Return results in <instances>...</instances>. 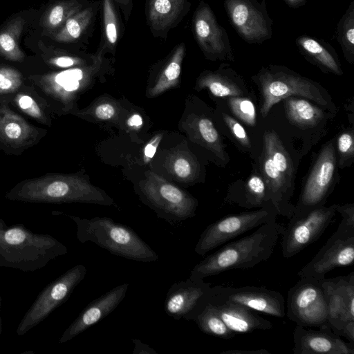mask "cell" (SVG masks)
I'll use <instances>...</instances> for the list:
<instances>
[{
  "label": "cell",
  "instance_id": "cell-1",
  "mask_svg": "<svg viewBox=\"0 0 354 354\" xmlns=\"http://www.w3.org/2000/svg\"><path fill=\"white\" fill-rule=\"evenodd\" d=\"M284 227L277 221L262 224L250 234L207 256L192 268L189 278L203 279L231 270L253 268L268 261Z\"/></svg>",
  "mask_w": 354,
  "mask_h": 354
},
{
  "label": "cell",
  "instance_id": "cell-45",
  "mask_svg": "<svg viewBox=\"0 0 354 354\" xmlns=\"http://www.w3.org/2000/svg\"><path fill=\"white\" fill-rule=\"evenodd\" d=\"M221 354H270V353L264 348L256 350L230 349L223 351Z\"/></svg>",
  "mask_w": 354,
  "mask_h": 354
},
{
  "label": "cell",
  "instance_id": "cell-49",
  "mask_svg": "<svg viewBox=\"0 0 354 354\" xmlns=\"http://www.w3.org/2000/svg\"><path fill=\"white\" fill-rule=\"evenodd\" d=\"M120 7L121 8L126 12L127 10H129L130 7L132 5L131 0H114Z\"/></svg>",
  "mask_w": 354,
  "mask_h": 354
},
{
  "label": "cell",
  "instance_id": "cell-30",
  "mask_svg": "<svg viewBox=\"0 0 354 354\" xmlns=\"http://www.w3.org/2000/svg\"><path fill=\"white\" fill-rule=\"evenodd\" d=\"M185 53V46L183 43H181L173 51L171 56L160 73L156 84L150 90L151 96L154 97L160 95L178 84Z\"/></svg>",
  "mask_w": 354,
  "mask_h": 354
},
{
  "label": "cell",
  "instance_id": "cell-18",
  "mask_svg": "<svg viewBox=\"0 0 354 354\" xmlns=\"http://www.w3.org/2000/svg\"><path fill=\"white\" fill-rule=\"evenodd\" d=\"M211 295V283L201 279L189 277L170 286L164 309L167 315L176 320L183 318L187 321H194L209 303Z\"/></svg>",
  "mask_w": 354,
  "mask_h": 354
},
{
  "label": "cell",
  "instance_id": "cell-46",
  "mask_svg": "<svg viewBox=\"0 0 354 354\" xmlns=\"http://www.w3.org/2000/svg\"><path fill=\"white\" fill-rule=\"evenodd\" d=\"M133 342H134V345H135V348H134V351H133V354L135 353H137V352L140 349L142 348V350H140V353H156V352L152 349L151 347H149L147 344H143L142 342H141L139 339H133Z\"/></svg>",
  "mask_w": 354,
  "mask_h": 354
},
{
  "label": "cell",
  "instance_id": "cell-12",
  "mask_svg": "<svg viewBox=\"0 0 354 354\" xmlns=\"http://www.w3.org/2000/svg\"><path fill=\"white\" fill-rule=\"evenodd\" d=\"M331 330L354 343V272L322 281Z\"/></svg>",
  "mask_w": 354,
  "mask_h": 354
},
{
  "label": "cell",
  "instance_id": "cell-29",
  "mask_svg": "<svg viewBox=\"0 0 354 354\" xmlns=\"http://www.w3.org/2000/svg\"><path fill=\"white\" fill-rule=\"evenodd\" d=\"M25 23L21 17H15L0 30V55L6 59L15 62L24 60L25 54L19 41Z\"/></svg>",
  "mask_w": 354,
  "mask_h": 354
},
{
  "label": "cell",
  "instance_id": "cell-27",
  "mask_svg": "<svg viewBox=\"0 0 354 354\" xmlns=\"http://www.w3.org/2000/svg\"><path fill=\"white\" fill-rule=\"evenodd\" d=\"M216 71H205L198 79L199 88H207L216 97L241 96L243 91L232 77L234 71L221 66Z\"/></svg>",
  "mask_w": 354,
  "mask_h": 354
},
{
  "label": "cell",
  "instance_id": "cell-37",
  "mask_svg": "<svg viewBox=\"0 0 354 354\" xmlns=\"http://www.w3.org/2000/svg\"><path fill=\"white\" fill-rule=\"evenodd\" d=\"M104 45L106 49L114 50L119 39L120 25L113 0H102Z\"/></svg>",
  "mask_w": 354,
  "mask_h": 354
},
{
  "label": "cell",
  "instance_id": "cell-7",
  "mask_svg": "<svg viewBox=\"0 0 354 354\" xmlns=\"http://www.w3.org/2000/svg\"><path fill=\"white\" fill-rule=\"evenodd\" d=\"M140 187L145 203L173 226L196 214V199L152 171L146 172Z\"/></svg>",
  "mask_w": 354,
  "mask_h": 354
},
{
  "label": "cell",
  "instance_id": "cell-34",
  "mask_svg": "<svg viewBox=\"0 0 354 354\" xmlns=\"http://www.w3.org/2000/svg\"><path fill=\"white\" fill-rule=\"evenodd\" d=\"M337 40L345 59L354 62V1H352L337 25Z\"/></svg>",
  "mask_w": 354,
  "mask_h": 354
},
{
  "label": "cell",
  "instance_id": "cell-23",
  "mask_svg": "<svg viewBox=\"0 0 354 354\" xmlns=\"http://www.w3.org/2000/svg\"><path fill=\"white\" fill-rule=\"evenodd\" d=\"M226 326L236 334L250 333L257 330H269L272 324L255 310L232 303H210Z\"/></svg>",
  "mask_w": 354,
  "mask_h": 354
},
{
  "label": "cell",
  "instance_id": "cell-10",
  "mask_svg": "<svg viewBox=\"0 0 354 354\" xmlns=\"http://www.w3.org/2000/svg\"><path fill=\"white\" fill-rule=\"evenodd\" d=\"M86 274V267L78 264L49 283L24 315L16 330L17 335L21 336L27 333L68 300Z\"/></svg>",
  "mask_w": 354,
  "mask_h": 354
},
{
  "label": "cell",
  "instance_id": "cell-5",
  "mask_svg": "<svg viewBox=\"0 0 354 354\" xmlns=\"http://www.w3.org/2000/svg\"><path fill=\"white\" fill-rule=\"evenodd\" d=\"M253 77L261 91L263 117L268 115L274 104L291 96L304 97L323 106L328 104L319 85L283 66L263 67Z\"/></svg>",
  "mask_w": 354,
  "mask_h": 354
},
{
  "label": "cell",
  "instance_id": "cell-21",
  "mask_svg": "<svg viewBox=\"0 0 354 354\" xmlns=\"http://www.w3.org/2000/svg\"><path fill=\"white\" fill-rule=\"evenodd\" d=\"M128 283L118 286L88 304L61 336L65 343L95 325L113 312L124 299Z\"/></svg>",
  "mask_w": 354,
  "mask_h": 354
},
{
  "label": "cell",
  "instance_id": "cell-38",
  "mask_svg": "<svg viewBox=\"0 0 354 354\" xmlns=\"http://www.w3.org/2000/svg\"><path fill=\"white\" fill-rule=\"evenodd\" d=\"M26 83L24 75L18 69L8 65H0V98L12 96Z\"/></svg>",
  "mask_w": 354,
  "mask_h": 354
},
{
  "label": "cell",
  "instance_id": "cell-44",
  "mask_svg": "<svg viewBox=\"0 0 354 354\" xmlns=\"http://www.w3.org/2000/svg\"><path fill=\"white\" fill-rule=\"evenodd\" d=\"M162 139V135L158 134L154 136L146 145L144 149L145 162L149 161L154 156L157 147Z\"/></svg>",
  "mask_w": 354,
  "mask_h": 354
},
{
  "label": "cell",
  "instance_id": "cell-48",
  "mask_svg": "<svg viewBox=\"0 0 354 354\" xmlns=\"http://www.w3.org/2000/svg\"><path fill=\"white\" fill-rule=\"evenodd\" d=\"M286 4L292 8H298L304 6L307 0H283Z\"/></svg>",
  "mask_w": 354,
  "mask_h": 354
},
{
  "label": "cell",
  "instance_id": "cell-42",
  "mask_svg": "<svg viewBox=\"0 0 354 354\" xmlns=\"http://www.w3.org/2000/svg\"><path fill=\"white\" fill-rule=\"evenodd\" d=\"M223 120L235 138L246 147H250V140L243 126L234 118L223 114Z\"/></svg>",
  "mask_w": 354,
  "mask_h": 354
},
{
  "label": "cell",
  "instance_id": "cell-20",
  "mask_svg": "<svg viewBox=\"0 0 354 354\" xmlns=\"http://www.w3.org/2000/svg\"><path fill=\"white\" fill-rule=\"evenodd\" d=\"M293 342L295 354H354L353 344L345 342L330 329L316 330L297 325Z\"/></svg>",
  "mask_w": 354,
  "mask_h": 354
},
{
  "label": "cell",
  "instance_id": "cell-22",
  "mask_svg": "<svg viewBox=\"0 0 354 354\" xmlns=\"http://www.w3.org/2000/svg\"><path fill=\"white\" fill-rule=\"evenodd\" d=\"M188 0H147L146 17L151 32L164 37L188 12Z\"/></svg>",
  "mask_w": 354,
  "mask_h": 354
},
{
  "label": "cell",
  "instance_id": "cell-3",
  "mask_svg": "<svg viewBox=\"0 0 354 354\" xmlns=\"http://www.w3.org/2000/svg\"><path fill=\"white\" fill-rule=\"evenodd\" d=\"M68 253L55 237L35 233L24 225H8L0 218V267L35 272Z\"/></svg>",
  "mask_w": 354,
  "mask_h": 354
},
{
  "label": "cell",
  "instance_id": "cell-41",
  "mask_svg": "<svg viewBox=\"0 0 354 354\" xmlns=\"http://www.w3.org/2000/svg\"><path fill=\"white\" fill-rule=\"evenodd\" d=\"M337 148L340 155V162L345 159L352 158L354 153V140L352 132L345 131L337 139Z\"/></svg>",
  "mask_w": 354,
  "mask_h": 354
},
{
  "label": "cell",
  "instance_id": "cell-14",
  "mask_svg": "<svg viewBox=\"0 0 354 354\" xmlns=\"http://www.w3.org/2000/svg\"><path fill=\"white\" fill-rule=\"evenodd\" d=\"M224 8L239 37L250 44H261L272 37L273 21L266 0H224Z\"/></svg>",
  "mask_w": 354,
  "mask_h": 354
},
{
  "label": "cell",
  "instance_id": "cell-39",
  "mask_svg": "<svg viewBox=\"0 0 354 354\" xmlns=\"http://www.w3.org/2000/svg\"><path fill=\"white\" fill-rule=\"evenodd\" d=\"M228 104L232 113L246 124H256V109L253 102L241 96L229 97Z\"/></svg>",
  "mask_w": 354,
  "mask_h": 354
},
{
  "label": "cell",
  "instance_id": "cell-40",
  "mask_svg": "<svg viewBox=\"0 0 354 354\" xmlns=\"http://www.w3.org/2000/svg\"><path fill=\"white\" fill-rule=\"evenodd\" d=\"M44 62L50 66L58 68H70L86 65L84 58L64 51H56L43 55Z\"/></svg>",
  "mask_w": 354,
  "mask_h": 354
},
{
  "label": "cell",
  "instance_id": "cell-4",
  "mask_svg": "<svg viewBox=\"0 0 354 354\" xmlns=\"http://www.w3.org/2000/svg\"><path fill=\"white\" fill-rule=\"evenodd\" d=\"M68 216L76 224L77 238L82 243L91 241L112 254L130 260L153 262L158 259L155 251L126 225L109 217Z\"/></svg>",
  "mask_w": 354,
  "mask_h": 354
},
{
  "label": "cell",
  "instance_id": "cell-6",
  "mask_svg": "<svg viewBox=\"0 0 354 354\" xmlns=\"http://www.w3.org/2000/svg\"><path fill=\"white\" fill-rule=\"evenodd\" d=\"M100 47L89 66L30 75L28 77V82L46 100L55 113H58L59 109H69L73 95L80 88L82 82L99 69L102 63V57L106 50L104 44Z\"/></svg>",
  "mask_w": 354,
  "mask_h": 354
},
{
  "label": "cell",
  "instance_id": "cell-28",
  "mask_svg": "<svg viewBox=\"0 0 354 354\" xmlns=\"http://www.w3.org/2000/svg\"><path fill=\"white\" fill-rule=\"evenodd\" d=\"M83 9L80 0H58L47 8L44 12L41 26L44 32L55 34L68 19Z\"/></svg>",
  "mask_w": 354,
  "mask_h": 354
},
{
  "label": "cell",
  "instance_id": "cell-32",
  "mask_svg": "<svg viewBox=\"0 0 354 354\" xmlns=\"http://www.w3.org/2000/svg\"><path fill=\"white\" fill-rule=\"evenodd\" d=\"M93 11V6H88L73 15L53 35V39L64 43L73 42L79 39L90 26L94 16Z\"/></svg>",
  "mask_w": 354,
  "mask_h": 354
},
{
  "label": "cell",
  "instance_id": "cell-47",
  "mask_svg": "<svg viewBox=\"0 0 354 354\" xmlns=\"http://www.w3.org/2000/svg\"><path fill=\"white\" fill-rule=\"evenodd\" d=\"M129 126L133 128H138L142 124V118L138 114L132 115L127 122Z\"/></svg>",
  "mask_w": 354,
  "mask_h": 354
},
{
  "label": "cell",
  "instance_id": "cell-8",
  "mask_svg": "<svg viewBox=\"0 0 354 354\" xmlns=\"http://www.w3.org/2000/svg\"><path fill=\"white\" fill-rule=\"evenodd\" d=\"M337 205L296 209L289 218L282 234L281 253L286 258H291L324 234L332 222Z\"/></svg>",
  "mask_w": 354,
  "mask_h": 354
},
{
  "label": "cell",
  "instance_id": "cell-13",
  "mask_svg": "<svg viewBox=\"0 0 354 354\" xmlns=\"http://www.w3.org/2000/svg\"><path fill=\"white\" fill-rule=\"evenodd\" d=\"M277 216L275 211L259 209L223 217L207 226L194 250L198 255L205 256L209 251L262 224L277 221Z\"/></svg>",
  "mask_w": 354,
  "mask_h": 354
},
{
  "label": "cell",
  "instance_id": "cell-25",
  "mask_svg": "<svg viewBox=\"0 0 354 354\" xmlns=\"http://www.w3.org/2000/svg\"><path fill=\"white\" fill-rule=\"evenodd\" d=\"M295 43L298 50L308 62L325 71L338 75L342 74L337 54L328 42L303 35L296 39Z\"/></svg>",
  "mask_w": 354,
  "mask_h": 354
},
{
  "label": "cell",
  "instance_id": "cell-35",
  "mask_svg": "<svg viewBox=\"0 0 354 354\" xmlns=\"http://www.w3.org/2000/svg\"><path fill=\"white\" fill-rule=\"evenodd\" d=\"M263 140L265 152L270 157L286 181L292 175V167L287 151L277 135L272 131L266 132Z\"/></svg>",
  "mask_w": 354,
  "mask_h": 354
},
{
  "label": "cell",
  "instance_id": "cell-19",
  "mask_svg": "<svg viewBox=\"0 0 354 354\" xmlns=\"http://www.w3.org/2000/svg\"><path fill=\"white\" fill-rule=\"evenodd\" d=\"M335 169V155L330 142L322 150L303 189L296 209L324 205Z\"/></svg>",
  "mask_w": 354,
  "mask_h": 354
},
{
  "label": "cell",
  "instance_id": "cell-24",
  "mask_svg": "<svg viewBox=\"0 0 354 354\" xmlns=\"http://www.w3.org/2000/svg\"><path fill=\"white\" fill-rule=\"evenodd\" d=\"M4 99L10 106L37 122L48 127L51 126L53 115L55 113L30 82H27L12 96Z\"/></svg>",
  "mask_w": 354,
  "mask_h": 354
},
{
  "label": "cell",
  "instance_id": "cell-50",
  "mask_svg": "<svg viewBox=\"0 0 354 354\" xmlns=\"http://www.w3.org/2000/svg\"><path fill=\"white\" fill-rule=\"evenodd\" d=\"M1 301H2V298H1V296L0 295V335H1V333H2V319H1Z\"/></svg>",
  "mask_w": 354,
  "mask_h": 354
},
{
  "label": "cell",
  "instance_id": "cell-17",
  "mask_svg": "<svg viewBox=\"0 0 354 354\" xmlns=\"http://www.w3.org/2000/svg\"><path fill=\"white\" fill-rule=\"evenodd\" d=\"M192 28L195 39L207 59L234 60L227 32L204 1H201L194 14Z\"/></svg>",
  "mask_w": 354,
  "mask_h": 354
},
{
  "label": "cell",
  "instance_id": "cell-16",
  "mask_svg": "<svg viewBox=\"0 0 354 354\" xmlns=\"http://www.w3.org/2000/svg\"><path fill=\"white\" fill-rule=\"evenodd\" d=\"M46 133V129L32 124L4 98H0V150L3 153L21 155L37 145Z\"/></svg>",
  "mask_w": 354,
  "mask_h": 354
},
{
  "label": "cell",
  "instance_id": "cell-11",
  "mask_svg": "<svg viewBox=\"0 0 354 354\" xmlns=\"http://www.w3.org/2000/svg\"><path fill=\"white\" fill-rule=\"evenodd\" d=\"M354 261V223L342 218L337 230L313 258L298 272L301 277L322 280L332 270L350 266Z\"/></svg>",
  "mask_w": 354,
  "mask_h": 354
},
{
  "label": "cell",
  "instance_id": "cell-31",
  "mask_svg": "<svg viewBox=\"0 0 354 354\" xmlns=\"http://www.w3.org/2000/svg\"><path fill=\"white\" fill-rule=\"evenodd\" d=\"M286 99V110L289 120L301 127L316 125L324 117L322 109L304 99Z\"/></svg>",
  "mask_w": 354,
  "mask_h": 354
},
{
  "label": "cell",
  "instance_id": "cell-2",
  "mask_svg": "<svg viewBox=\"0 0 354 354\" xmlns=\"http://www.w3.org/2000/svg\"><path fill=\"white\" fill-rule=\"evenodd\" d=\"M10 201L27 203H86L111 205L113 199L103 190L77 174L48 173L23 180L5 195Z\"/></svg>",
  "mask_w": 354,
  "mask_h": 354
},
{
  "label": "cell",
  "instance_id": "cell-36",
  "mask_svg": "<svg viewBox=\"0 0 354 354\" xmlns=\"http://www.w3.org/2000/svg\"><path fill=\"white\" fill-rule=\"evenodd\" d=\"M167 170L177 179L188 181L196 174V163L187 152L176 151L169 153L165 160Z\"/></svg>",
  "mask_w": 354,
  "mask_h": 354
},
{
  "label": "cell",
  "instance_id": "cell-9",
  "mask_svg": "<svg viewBox=\"0 0 354 354\" xmlns=\"http://www.w3.org/2000/svg\"><path fill=\"white\" fill-rule=\"evenodd\" d=\"M322 281L313 277H301L288 290L286 314L297 325L330 329Z\"/></svg>",
  "mask_w": 354,
  "mask_h": 354
},
{
  "label": "cell",
  "instance_id": "cell-43",
  "mask_svg": "<svg viewBox=\"0 0 354 354\" xmlns=\"http://www.w3.org/2000/svg\"><path fill=\"white\" fill-rule=\"evenodd\" d=\"M115 108L112 104L102 103L97 105L94 110L95 115L100 120L111 119L115 114Z\"/></svg>",
  "mask_w": 354,
  "mask_h": 354
},
{
  "label": "cell",
  "instance_id": "cell-15",
  "mask_svg": "<svg viewBox=\"0 0 354 354\" xmlns=\"http://www.w3.org/2000/svg\"><path fill=\"white\" fill-rule=\"evenodd\" d=\"M209 303H232L279 318L286 315L282 294L263 286H214Z\"/></svg>",
  "mask_w": 354,
  "mask_h": 354
},
{
  "label": "cell",
  "instance_id": "cell-33",
  "mask_svg": "<svg viewBox=\"0 0 354 354\" xmlns=\"http://www.w3.org/2000/svg\"><path fill=\"white\" fill-rule=\"evenodd\" d=\"M194 322L202 332L216 337L231 339L236 335L226 326L210 303L196 317Z\"/></svg>",
  "mask_w": 354,
  "mask_h": 354
},
{
  "label": "cell",
  "instance_id": "cell-26",
  "mask_svg": "<svg viewBox=\"0 0 354 354\" xmlns=\"http://www.w3.org/2000/svg\"><path fill=\"white\" fill-rule=\"evenodd\" d=\"M185 126L193 140L213 152L219 158L225 160L222 140L209 118L192 115L187 118Z\"/></svg>",
  "mask_w": 354,
  "mask_h": 354
}]
</instances>
